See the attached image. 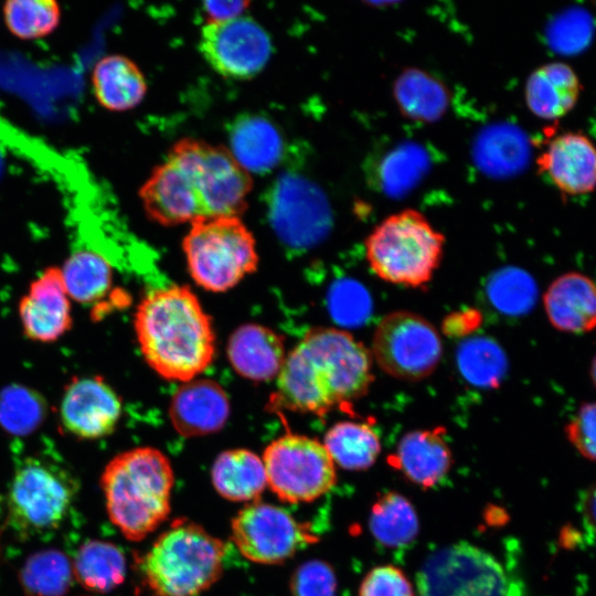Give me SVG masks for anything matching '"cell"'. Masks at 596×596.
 I'll list each match as a JSON object with an SVG mask.
<instances>
[{
  "label": "cell",
  "instance_id": "cell-25",
  "mask_svg": "<svg viewBox=\"0 0 596 596\" xmlns=\"http://www.w3.org/2000/svg\"><path fill=\"white\" fill-rule=\"evenodd\" d=\"M211 480L216 492L233 502L256 501L267 487L263 459L243 448L222 451L212 465Z\"/></svg>",
  "mask_w": 596,
  "mask_h": 596
},
{
  "label": "cell",
  "instance_id": "cell-32",
  "mask_svg": "<svg viewBox=\"0 0 596 596\" xmlns=\"http://www.w3.org/2000/svg\"><path fill=\"white\" fill-rule=\"evenodd\" d=\"M2 13L10 33L22 40L51 34L61 20L60 6L51 0H10L3 4Z\"/></svg>",
  "mask_w": 596,
  "mask_h": 596
},
{
  "label": "cell",
  "instance_id": "cell-26",
  "mask_svg": "<svg viewBox=\"0 0 596 596\" xmlns=\"http://www.w3.org/2000/svg\"><path fill=\"white\" fill-rule=\"evenodd\" d=\"M72 567L76 581L93 593H108L124 583L126 576L123 552L115 544L100 540L82 544Z\"/></svg>",
  "mask_w": 596,
  "mask_h": 596
},
{
  "label": "cell",
  "instance_id": "cell-35",
  "mask_svg": "<svg viewBox=\"0 0 596 596\" xmlns=\"http://www.w3.org/2000/svg\"><path fill=\"white\" fill-rule=\"evenodd\" d=\"M538 288L533 278L518 268H508L497 274L489 285L493 305L509 315L528 312L535 304Z\"/></svg>",
  "mask_w": 596,
  "mask_h": 596
},
{
  "label": "cell",
  "instance_id": "cell-8",
  "mask_svg": "<svg viewBox=\"0 0 596 596\" xmlns=\"http://www.w3.org/2000/svg\"><path fill=\"white\" fill-rule=\"evenodd\" d=\"M262 459L267 487L284 502L315 501L337 481L336 465L324 445L305 435L288 433L274 439Z\"/></svg>",
  "mask_w": 596,
  "mask_h": 596
},
{
  "label": "cell",
  "instance_id": "cell-17",
  "mask_svg": "<svg viewBox=\"0 0 596 596\" xmlns=\"http://www.w3.org/2000/svg\"><path fill=\"white\" fill-rule=\"evenodd\" d=\"M536 164L564 195H584L596 189V146L583 132L554 136L538 156Z\"/></svg>",
  "mask_w": 596,
  "mask_h": 596
},
{
  "label": "cell",
  "instance_id": "cell-7",
  "mask_svg": "<svg viewBox=\"0 0 596 596\" xmlns=\"http://www.w3.org/2000/svg\"><path fill=\"white\" fill-rule=\"evenodd\" d=\"M77 488L66 470L44 460L28 459L10 483V525L21 536L58 528L71 510Z\"/></svg>",
  "mask_w": 596,
  "mask_h": 596
},
{
  "label": "cell",
  "instance_id": "cell-14",
  "mask_svg": "<svg viewBox=\"0 0 596 596\" xmlns=\"http://www.w3.org/2000/svg\"><path fill=\"white\" fill-rule=\"evenodd\" d=\"M268 215L277 236L294 248L317 243L329 224L326 200L318 188L291 174L280 175L273 183Z\"/></svg>",
  "mask_w": 596,
  "mask_h": 596
},
{
  "label": "cell",
  "instance_id": "cell-40",
  "mask_svg": "<svg viewBox=\"0 0 596 596\" xmlns=\"http://www.w3.org/2000/svg\"><path fill=\"white\" fill-rule=\"evenodd\" d=\"M248 1H206L203 11L206 22L226 21L245 14Z\"/></svg>",
  "mask_w": 596,
  "mask_h": 596
},
{
  "label": "cell",
  "instance_id": "cell-13",
  "mask_svg": "<svg viewBox=\"0 0 596 596\" xmlns=\"http://www.w3.org/2000/svg\"><path fill=\"white\" fill-rule=\"evenodd\" d=\"M199 46L216 73L233 79H247L258 74L273 51L266 30L246 14L226 21L205 22Z\"/></svg>",
  "mask_w": 596,
  "mask_h": 596
},
{
  "label": "cell",
  "instance_id": "cell-10",
  "mask_svg": "<svg viewBox=\"0 0 596 596\" xmlns=\"http://www.w3.org/2000/svg\"><path fill=\"white\" fill-rule=\"evenodd\" d=\"M417 596H505L507 577L487 551L458 542L433 552L416 576Z\"/></svg>",
  "mask_w": 596,
  "mask_h": 596
},
{
  "label": "cell",
  "instance_id": "cell-3",
  "mask_svg": "<svg viewBox=\"0 0 596 596\" xmlns=\"http://www.w3.org/2000/svg\"><path fill=\"white\" fill-rule=\"evenodd\" d=\"M99 485L111 523L129 541L143 540L170 514L174 473L157 448L118 454L104 468Z\"/></svg>",
  "mask_w": 596,
  "mask_h": 596
},
{
  "label": "cell",
  "instance_id": "cell-36",
  "mask_svg": "<svg viewBox=\"0 0 596 596\" xmlns=\"http://www.w3.org/2000/svg\"><path fill=\"white\" fill-rule=\"evenodd\" d=\"M333 568L321 560H311L296 568L290 579L292 596H336Z\"/></svg>",
  "mask_w": 596,
  "mask_h": 596
},
{
  "label": "cell",
  "instance_id": "cell-37",
  "mask_svg": "<svg viewBox=\"0 0 596 596\" xmlns=\"http://www.w3.org/2000/svg\"><path fill=\"white\" fill-rule=\"evenodd\" d=\"M359 596H416V594L402 570L393 565H380L364 576Z\"/></svg>",
  "mask_w": 596,
  "mask_h": 596
},
{
  "label": "cell",
  "instance_id": "cell-1",
  "mask_svg": "<svg viewBox=\"0 0 596 596\" xmlns=\"http://www.w3.org/2000/svg\"><path fill=\"white\" fill-rule=\"evenodd\" d=\"M373 381L372 355L351 333L313 328L286 355L270 407L323 415L362 397Z\"/></svg>",
  "mask_w": 596,
  "mask_h": 596
},
{
  "label": "cell",
  "instance_id": "cell-19",
  "mask_svg": "<svg viewBox=\"0 0 596 596\" xmlns=\"http://www.w3.org/2000/svg\"><path fill=\"white\" fill-rule=\"evenodd\" d=\"M389 462L414 485L428 489L449 472L451 450L441 429H421L405 434Z\"/></svg>",
  "mask_w": 596,
  "mask_h": 596
},
{
  "label": "cell",
  "instance_id": "cell-24",
  "mask_svg": "<svg viewBox=\"0 0 596 596\" xmlns=\"http://www.w3.org/2000/svg\"><path fill=\"white\" fill-rule=\"evenodd\" d=\"M92 85L97 102L111 111L135 108L142 102L148 88L137 64L120 54L104 56L95 64Z\"/></svg>",
  "mask_w": 596,
  "mask_h": 596
},
{
  "label": "cell",
  "instance_id": "cell-31",
  "mask_svg": "<svg viewBox=\"0 0 596 596\" xmlns=\"http://www.w3.org/2000/svg\"><path fill=\"white\" fill-rule=\"evenodd\" d=\"M73 577L70 560L52 549L31 555L20 574L21 584L29 596H63Z\"/></svg>",
  "mask_w": 596,
  "mask_h": 596
},
{
  "label": "cell",
  "instance_id": "cell-39",
  "mask_svg": "<svg viewBox=\"0 0 596 596\" xmlns=\"http://www.w3.org/2000/svg\"><path fill=\"white\" fill-rule=\"evenodd\" d=\"M354 284L343 283L334 286L330 294V310L339 321H352L363 312L362 290Z\"/></svg>",
  "mask_w": 596,
  "mask_h": 596
},
{
  "label": "cell",
  "instance_id": "cell-21",
  "mask_svg": "<svg viewBox=\"0 0 596 596\" xmlns=\"http://www.w3.org/2000/svg\"><path fill=\"white\" fill-rule=\"evenodd\" d=\"M551 324L570 333L588 332L596 328V285L579 273L558 276L543 296Z\"/></svg>",
  "mask_w": 596,
  "mask_h": 596
},
{
  "label": "cell",
  "instance_id": "cell-15",
  "mask_svg": "<svg viewBox=\"0 0 596 596\" xmlns=\"http://www.w3.org/2000/svg\"><path fill=\"white\" fill-rule=\"evenodd\" d=\"M58 415L70 434L97 439L114 432L121 415V401L100 376L75 377L64 389Z\"/></svg>",
  "mask_w": 596,
  "mask_h": 596
},
{
  "label": "cell",
  "instance_id": "cell-23",
  "mask_svg": "<svg viewBox=\"0 0 596 596\" xmlns=\"http://www.w3.org/2000/svg\"><path fill=\"white\" fill-rule=\"evenodd\" d=\"M227 148L249 174L274 169L284 153V140L277 127L259 115H243L231 125Z\"/></svg>",
  "mask_w": 596,
  "mask_h": 596
},
{
  "label": "cell",
  "instance_id": "cell-42",
  "mask_svg": "<svg viewBox=\"0 0 596 596\" xmlns=\"http://www.w3.org/2000/svg\"><path fill=\"white\" fill-rule=\"evenodd\" d=\"M590 376L594 385L596 386V355L593 358L590 365Z\"/></svg>",
  "mask_w": 596,
  "mask_h": 596
},
{
  "label": "cell",
  "instance_id": "cell-6",
  "mask_svg": "<svg viewBox=\"0 0 596 596\" xmlns=\"http://www.w3.org/2000/svg\"><path fill=\"white\" fill-rule=\"evenodd\" d=\"M182 248L192 279L207 291L233 288L258 265L255 238L240 216L193 221Z\"/></svg>",
  "mask_w": 596,
  "mask_h": 596
},
{
  "label": "cell",
  "instance_id": "cell-4",
  "mask_svg": "<svg viewBox=\"0 0 596 596\" xmlns=\"http://www.w3.org/2000/svg\"><path fill=\"white\" fill-rule=\"evenodd\" d=\"M226 545L202 525L175 520L141 560L145 584L155 596H198L221 577Z\"/></svg>",
  "mask_w": 596,
  "mask_h": 596
},
{
  "label": "cell",
  "instance_id": "cell-41",
  "mask_svg": "<svg viewBox=\"0 0 596 596\" xmlns=\"http://www.w3.org/2000/svg\"><path fill=\"white\" fill-rule=\"evenodd\" d=\"M582 511L586 524L596 534V483L586 491Z\"/></svg>",
  "mask_w": 596,
  "mask_h": 596
},
{
  "label": "cell",
  "instance_id": "cell-9",
  "mask_svg": "<svg viewBox=\"0 0 596 596\" xmlns=\"http://www.w3.org/2000/svg\"><path fill=\"white\" fill-rule=\"evenodd\" d=\"M170 150L189 173L203 217L241 216L253 182L227 148L184 138Z\"/></svg>",
  "mask_w": 596,
  "mask_h": 596
},
{
  "label": "cell",
  "instance_id": "cell-33",
  "mask_svg": "<svg viewBox=\"0 0 596 596\" xmlns=\"http://www.w3.org/2000/svg\"><path fill=\"white\" fill-rule=\"evenodd\" d=\"M458 363L464 376L479 386L496 385L507 366L502 350L488 339L466 342L458 352Z\"/></svg>",
  "mask_w": 596,
  "mask_h": 596
},
{
  "label": "cell",
  "instance_id": "cell-29",
  "mask_svg": "<svg viewBox=\"0 0 596 596\" xmlns=\"http://www.w3.org/2000/svg\"><path fill=\"white\" fill-rule=\"evenodd\" d=\"M61 270L68 297L81 304L98 301L111 286L110 264L93 251L81 249L73 253Z\"/></svg>",
  "mask_w": 596,
  "mask_h": 596
},
{
  "label": "cell",
  "instance_id": "cell-18",
  "mask_svg": "<svg viewBox=\"0 0 596 596\" xmlns=\"http://www.w3.org/2000/svg\"><path fill=\"white\" fill-rule=\"evenodd\" d=\"M230 409L228 396L217 382L195 377L183 382L174 392L169 417L180 435L199 437L221 430Z\"/></svg>",
  "mask_w": 596,
  "mask_h": 596
},
{
  "label": "cell",
  "instance_id": "cell-22",
  "mask_svg": "<svg viewBox=\"0 0 596 596\" xmlns=\"http://www.w3.org/2000/svg\"><path fill=\"white\" fill-rule=\"evenodd\" d=\"M581 91V81L570 65L551 62L530 74L524 96L533 115L545 120H554L564 117L575 107Z\"/></svg>",
  "mask_w": 596,
  "mask_h": 596
},
{
  "label": "cell",
  "instance_id": "cell-28",
  "mask_svg": "<svg viewBox=\"0 0 596 596\" xmlns=\"http://www.w3.org/2000/svg\"><path fill=\"white\" fill-rule=\"evenodd\" d=\"M369 525L373 538L391 549L407 546L419 530L415 508L407 498L395 491L377 497L371 508Z\"/></svg>",
  "mask_w": 596,
  "mask_h": 596
},
{
  "label": "cell",
  "instance_id": "cell-27",
  "mask_svg": "<svg viewBox=\"0 0 596 596\" xmlns=\"http://www.w3.org/2000/svg\"><path fill=\"white\" fill-rule=\"evenodd\" d=\"M334 465L347 470L370 468L381 451L376 432L365 423L342 421L331 426L322 443Z\"/></svg>",
  "mask_w": 596,
  "mask_h": 596
},
{
  "label": "cell",
  "instance_id": "cell-16",
  "mask_svg": "<svg viewBox=\"0 0 596 596\" xmlns=\"http://www.w3.org/2000/svg\"><path fill=\"white\" fill-rule=\"evenodd\" d=\"M18 313L23 333L36 342H54L71 329V298L61 267L45 268L30 284L19 301Z\"/></svg>",
  "mask_w": 596,
  "mask_h": 596
},
{
  "label": "cell",
  "instance_id": "cell-43",
  "mask_svg": "<svg viewBox=\"0 0 596 596\" xmlns=\"http://www.w3.org/2000/svg\"><path fill=\"white\" fill-rule=\"evenodd\" d=\"M0 168H1V157H0Z\"/></svg>",
  "mask_w": 596,
  "mask_h": 596
},
{
  "label": "cell",
  "instance_id": "cell-30",
  "mask_svg": "<svg viewBox=\"0 0 596 596\" xmlns=\"http://www.w3.org/2000/svg\"><path fill=\"white\" fill-rule=\"evenodd\" d=\"M394 95L405 116L417 120H434L448 104V93L443 84L428 74L408 70L400 75Z\"/></svg>",
  "mask_w": 596,
  "mask_h": 596
},
{
  "label": "cell",
  "instance_id": "cell-5",
  "mask_svg": "<svg viewBox=\"0 0 596 596\" xmlns=\"http://www.w3.org/2000/svg\"><path fill=\"white\" fill-rule=\"evenodd\" d=\"M445 236L415 209L382 220L364 242L365 258L382 280L404 287H422L438 268Z\"/></svg>",
  "mask_w": 596,
  "mask_h": 596
},
{
  "label": "cell",
  "instance_id": "cell-34",
  "mask_svg": "<svg viewBox=\"0 0 596 596\" xmlns=\"http://www.w3.org/2000/svg\"><path fill=\"white\" fill-rule=\"evenodd\" d=\"M44 414L43 398L29 389L12 386L0 394V425L9 433H31Z\"/></svg>",
  "mask_w": 596,
  "mask_h": 596
},
{
  "label": "cell",
  "instance_id": "cell-2",
  "mask_svg": "<svg viewBox=\"0 0 596 596\" xmlns=\"http://www.w3.org/2000/svg\"><path fill=\"white\" fill-rule=\"evenodd\" d=\"M134 326L146 362L166 380H193L213 361L211 319L188 287L149 292L136 309Z\"/></svg>",
  "mask_w": 596,
  "mask_h": 596
},
{
  "label": "cell",
  "instance_id": "cell-11",
  "mask_svg": "<svg viewBox=\"0 0 596 596\" xmlns=\"http://www.w3.org/2000/svg\"><path fill=\"white\" fill-rule=\"evenodd\" d=\"M372 355L389 375L418 381L430 375L443 355L436 328L411 311H394L377 324L372 340Z\"/></svg>",
  "mask_w": 596,
  "mask_h": 596
},
{
  "label": "cell",
  "instance_id": "cell-12",
  "mask_svg": "<svg viewBox=\"0 0 596 596\" xmlns=\"http://www.w3.org/2000/svg\"><path fill=\"white\" fill-rule=\"evenodd\" d=\"M231 535L245 558L263 565L281 564L317 541L309 526L288 511L258 500L236 513L231 522Z\"/></svg>",
  "mask_w": 596,
  "mask_h": 596
},
{
  "label": "cell",
  "instance_id": "cell-38",
  "mask_svg": "<svg viewBox=\"0 0 596 596\" xmlns=\"http://www.w3.org/2000/svg\"><path fill=\"white\" fill-rule=\"evenodd\" d=\"M565 434L583 457L596 461V402L579 407L567 423Z\"/></svg>",
  "mask_w": 596,
  "mask_h": 596
},
{
  "label": "cell",
  "instance_id": "cell-20",
  "mask_svg": "<svg viewBox=\"0 0 596 596\" xmlns=\"http://www.w3.org/2000/svg\"><path fill=\"white\" fill-rule=\"evenodd\" d=\"M226 353L233 369L255 382L277 377L286 359L283 338L257 323L235 329L228 339Z\"/></svg>",
  "mask_w": 596,
  "mask_h": 596
}]
</instances>
